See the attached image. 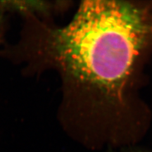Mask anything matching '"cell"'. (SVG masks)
I'll return each mask as SVG.
<instances>
[{"instance_id": "cell-1", "label": "cell", "mask_w": 152, "mask_h": 152, "mask_svg": "<svg viewBox=\"0 0 152 152\" xmlns=\"http://www.w3.org/2000/svg\"><path fill=\"white\" fill-rule=\"evenodd\" d=\"M152 38L148 10L122 1H85L55 31L52 51L70 75L105 97L122 99L141 51Z\"/></svg>"}]
</instances>
